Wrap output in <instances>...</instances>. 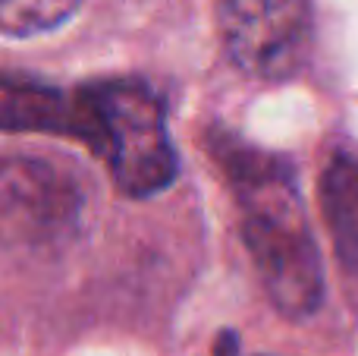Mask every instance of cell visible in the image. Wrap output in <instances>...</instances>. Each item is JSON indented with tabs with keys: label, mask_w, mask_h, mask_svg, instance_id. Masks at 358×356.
I'll return each instance as SVG.
<instances>
[{
	"label": "cell",
	"mask_w": 358,
	"mask_h": 356,
	"mask_svg": "<svg viewBox=\"0 0 358 356\" xmlns=\"http://www.w3.org/2000/svg\"><path fill=\"white\" fill-rule=\"evenodd\" d=\"M217 32L229 63L261 82H286L308 63V0H217Z\"/></svg>",
	"instance_id": "4"
},
{
	"label": "cell",
	"mask_w": 358,
	"mask_h": 356,
	"mask_svg": "<svg viewBox=\"0 0 358 356\" xmlns=\"http://www.w3.org/2000/svg\"><path fill=\"white\" fill-rule=\"evenodd\" d=\"M321 214L336 252L358 268V155L334 151L321 170Z\"/></svg>",
	"instance_id": "6"
},
{
	"label": "cell",
	"mask_w": 358,
	"mask_h": 356,
	"mask_svg": "<svg viewBox=\"0 0 358 356\" xmlns=\"http://www.w3.org/2000/svg\"><path fill=\"white\" fill-rule=\"evenodd\" d=\"M208 149L236 193L242 243L264 294L280 315L308 319L324 300V265L289 164L223 130L210 132Z\"/></svg>",
	"instance_id": "1"
},
{
	"label": "cell",
	"mask_w": 358,
	"mask_h": 356,
	"mask_svg": "<svg viewBox=\"0 0 358 356\" xmlns=\"http://www.w3.org/2000/svg\"><path fill=\"white\" fill-rule=\"evenodd\" d=\"M0 132H50L82 139L79 92L66 95L29 76L0 73Z\"/></svg>",
	"instance_id": "5"
},
{
	"label": "cell",
	"mask_w": 358,
	"mask_h": 356,
	"mask_svg": "<svg viewBox=\"0 0 358 356\" xmlns=\"http://www.w3.org/2000/svg\"><path fill=\"white\" fill-rule=\"evenodd\" d=\"M82 139L104 158L120 193L132 199L157 196L176 180V149L164 104L145 82L110 79L79 88Z\"/></svg>",
	"instance_id": "2"
},
{
	"label": "cell",
	"mask_w": 358,
	"mask_h": 356,
	"mask_svg": "<svg viewBox=\"0 0 358 356\" xmlns=\"http://www.w3.org/2000/svg\"><path fill=\"white\" fill-rule=\"evenodd\" d=\"M82 0H0V35L31 38L63 25Z\"/></svg>",
	"instance_id": "7"
},
{
	"label": "cell",
	"mask_w": 358,
	"mask_h": 356,
	"mask_svg": "<svg viewBox=\"0 0 358 356\" xmlns=\"http://www.w3.org/2000/svg\"><path fill=\"white\" fill-rule=\"evenodd\" d=\"M82 208L79 183L60 164L29 155L0 158V246L57 249L73 240Z\"/></svg>",
	"instance_id": "3"
}]
</instances>
